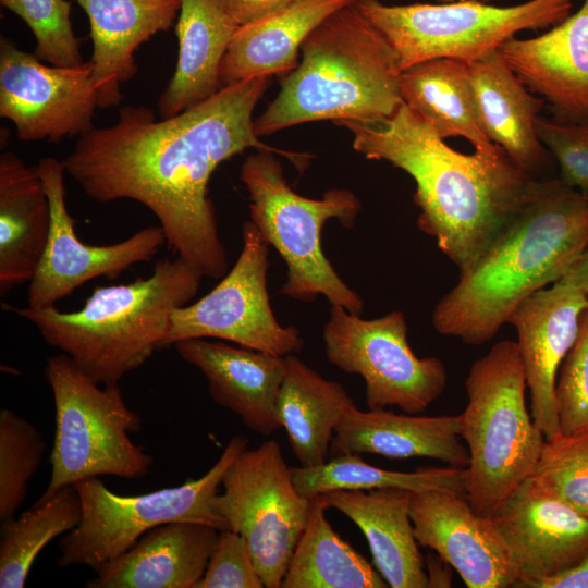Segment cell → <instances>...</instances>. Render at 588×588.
Listing matches in <instances>:
<instances>
[{"instance_id":"13","label":"cell","mask_w":588,"mask_h":588,"mask_svg":"<svg viewBox=\"0 0 588 588\" xmlns=\"http://www.w3.org/2000/svg\"><path fill=\"white\" fill-rule=\"evenodd\" d=\"M242 250L221 281L195 303L173 310L161 348L189 339H219L278 356L297 354L304 340L295 327L281 326L267 290L268 244L249 220Z\"/></svg>"},{"instance_id":"2","label":"cell","mask_w":588,"mask_h":588,"mask_svg":"<svg viewBox=\"0 0 588 588\" xmlns=\"http://www.w3.org/2000/svg\"><path fill=\"white\" fill-rule=\"evenodd\" d=\"M353 148L388 161L415 182L417 226L464 271L471 267L532 195L539 180L519 169L498 146L462 154L402 102L377 121L343 120Z\"/></svg>"},{"instance_id":"18","label":"cell","mask_w":588,"mask_h":588,"mask_svg":"<svg viewBox=\"0 0 588 588\" xmlns=\"http://www.w3.org/2000/svg\"><path fill=\"white\" fill-rule=\"evenodd\" d=\"M587 306V295L558 281L524 299L507 321L517 333L516 343L530 391V414L546 440L560 434L556 378L576 341Z\"/></svg>"},{"instance_id":"34","label":"cell","mask_w":588,"mask_h":588,"mask_svg":"<svg viewBox=\"0 0 588 588\" xmlns=\"http://www.w3.org/2000/svg\"><path fill=\"white\" fill-rule=\"evenodd\" d=\"M46 450L39 430L9 408L0 411V522L15 517L26 499L27 483Z\"/></svg>"},{"instance_id":"39","label":"cell","mask_w":588,"mask_h":588,"mask_svg":"<svg viewBox=\"0 0 588 588\" xmlns=\"http://www.w3.org/2000/svg\"><path fill=\"white\" fill-rule=\"evenodd\" d=\"M248 543L231 529L219 531L207 568L195 588H264Z\"/></svg>"},{"instance_id":"35","label":"cell","mask_w":588,"mask_h":588,"mask_svg":"<svg viewBox=\"0 0 588 588\" xmlns=\"http://www.w3.org/2000/svg\"><path fill=\"white\" fill-rule=\"evenodd\" d=\"M1 7L17 15L36 39L35 56L56 66H74L84 61L81 38L71 22L68 0H0Z\"/></svg>"},{"instance_id":"11","label":"cell","mask_w":588,"mask_h":588,"mask_svg":"<svg viewBox=\"0 0 588 588\" xmlns=\"http://www.w3.org/2000/svg\"><path fill=\"white\" fill-rule=\"evenodd\" d=\"M407 332L400 310L363 319L331 305L322 334L326 357L342 371L364 379L369 409L397 406L405 414H419L445 390V365L434 356L418 357Z\"/></svg>"},{"instance_id":"8","label":"cell","mask_w":588,"mask_h":588,"mask_svg":"<svg viewBox=\"0 0 588 588\" xmlns=\"http://www.w3.org/2000/svg\"><path fill=\"white\" fill-rule=\"evenodd\" d=\"M45 378L54 403V439L49 483L37 501L66 486L98 476L144 478L154 464L130 434L142 417L127 406L119 383L95 382L64 353L49 356Z\"/></svg>"},{"instance_id":"19","label":"cell","mask_w":588,"mask_h":588,"mask_svg":"<svg viewBox=\"0 0 588 588\" xmlns=\"http://www.w3.org/2000/svg\"><path fill=\"white\" fill-rule=\"evenodd\" d=\"M500 52L560 122L588 120V0L546 33L512 38Z\"/></svg>"},{"instance_id":"33","label":"cell","mask_w":588,"mask_h":588,"mask_svg":"<svg viewBox=\"0 0 588 588\" xmlns=\"http://www.w3.org/2000/svg\"><path fill=\"white\" fill-rule=\"evenodd\" d=\"M82 503L74 486L37 501L17 518L1 524L0 587L23 588L40 551L56 537L75 528Z\"/></svg>"},{"instance_id":"5","label":"cell","mask_w":588,"mask_h":588,"mask_svg":"<svg viewBox=\"0 0 588 588\" xmlns=\"http://www.w3.org/2000/svg\"><path fill=\"white\" fill-rule=\"evenodd\" d=\"M203 278L182 258H163L148 278L96 287L75 311L56 306L9 309L95 382L117 384L161 348L173 310L196 296Z\"/></svg>"},{"instance_id":"24","label":"cell","mask_w":588,"mask_h":588,"mask_svg":"<svg viewBox=\"0 0 588 588\" xmlns=\"http://www.w3.org/2000/svg\"><path fill=\"white\" fill-rule=\"evenodd\" d=\"M413 491L401 488L332 490L319 494L364 534L376 569L389 587L426 588L428 576L409 516Z\"/></svg>"},{"instance_id":"17","label":"cell","mask_w":588,"mask_h":588,"mask_svg":"<svg viewBox=\"0 0 588 588\" xmlns=\"http://www.w3.org/2000/svg\"><path fill=\"white\" fill-rule=\"evenodd\" d=\"M409 516L419 546L437 552L468 588L515 587L518 576L492 517L474 511L466 497L414 492Z\"/></svg>"},{"instance_id":"23","label":"cell","mask_w":588,"mask_h":588,"mask_svg":"<svg viewBox=\"0 0 588 588\" xmlns=\"http://www.w3.org/2000/svg\"><path fill=\"white\" fill-rule=\"evenodd\" d=\"M460 439L458 415H402L385 408L362 411L354 405L335 429L330 455L430 457L449 466L467 468L469 453Z\"/></svg>"},{"instance_id":"30","label":"cell","mask_w":588,"mask_h":588,"mask_svg":"<svg viewBox=\"0 0 588 588\" xmlns=\"http://www.w3.org/2000/svg\"><path fill=\"white\" fill-rule=\"evenodd\" d=\"M400 91L403 102L441 138L464 137L482 152L498 148L481 128L469 63L437 58L414 64L402 71Z\"/></svg>"},{"instance_id":"25","label":"cell","mask_w":588,"mask_h":588,"mask_svg":"<svg viewBox=\"0 0 588 588\" xmlns=\"http://www.w3.org/2000/svg\"><path fill=\"white\" fill-rule=\"evenodd\" d=\"M481 128L523 171L534 176L546 161V147L537 134L544 100L513 72L500 50L469 63Z\"/></svg>"},{"instance_id":"3","label":"cell","mask_w":588,"mask_h":588,"mask_svg":"<svg viewBox=\"0 0 588 588\" xmlns=\"http://www.w3.org/2000/svg\"><path fill=\"white\" fill-rule=\"evenodd\" d=\"M588 245V194L561 179L532 195L436 305L437 332L469 345L491 341L514 309L562 279Z\"/></svg>"},{"instance_id":"22","label":"cell","mask_w":588,"mask_h":588,"mask_svg":"<svg viewBox=\"0 0 588 588\" xmlns=\"http://www.w3.org/2000/svg\"><path fill=\"white\" fill-rule=\"evenodd\" d=\"M182 0H76L88 16L93 77L101 109L122 100L121 84L137 73L135 51L179 16Z\"/></svg>"},{"instance_id":"38","label":"cell","mask_w":588,"mask_h":588,"mask_svg":"<svg viewBox=\"0 0 588 588\" xmlns=\"http://www.w3.org/2000/svg\"><path fill=\"white\" fill-rule=\"evenodd\" d=\"M537 134L561 169L562 181L588 194V120L560 122L539 117Z\"/></svg>"},{"instance_id":"44","label":"cell","mask_w":588,"mask_h":588,"mask_svg":"<svg viewBox=\"0 0 588 588\" xmlns=\"http://www.w3.org/2000/svg\"><path fill=\"white\" fill-rule=\"evenodd\" d=\"M438 2H453V1H458V0H437ZM479 1H485V2H488L490 0H479Z\"/></svg>"},{"instance_id":"26","label":"cell","mask_w":588,"mask_h":588,"mask_svg":"<svg viewBox=\"0 0 588 588\" xmlns=\"http://www.w3.org/2000/svg\"><path fill=\"white\" fill-rule=\"evenodd\" d=\"M51 209L37 167L0 156V296L30 282L44 255Z\"/></svg>"},{"instance_id":"12","label":"cell","mask_w":588,"mask_h":588,"mask_svg":"<svg viewBox=\"0 0 588 588\" xmlns=\"http://www.w3.org/2000/svg\"><path fill=\"white\" fill-rule=\"evenodd\" d=\"M215 505L244 537L267 588H281L305 529L310 499L297 490L280 444L269 439L243 451L226 470Z\"/></svg>"},{"instance_id":"27","label":"cell","mask_w":588,"mask_h":588,"mask_svg":"<svg viewBox=\"0 0 588 588\" xmlns=\"http://www.w3.org/2000/svg\"><path fill=\"white\" fill-rule=\"evenodd\" d=\"M240 26L213 0H182L176 22L175 71L158 100L161 118H170L215 96L220 70Z\"/></svg>"},{"instance_id":"32","label":"cell","mask_w":588,"mask_h":588,"mask_svg":"<svg viewBox=\"0 0 588 588\" xmlns=\"http://www.w3.org/2000/svg\"><path fill=\"white\" fill-rule=\"evenodd\" d=\"M299 493L314 498L332 490L401 488L413 492L445 490L466 497V468L419 467L414 471L388 470L372 466L360 455H339L314 467H291Z\"/></svg>"},{"instance_id":"41","label":"cell","mask_w":588,"mask_h":588,"mask_svg":"<svg viewBox=\"0 0 588 588\" xmlns=\"http://www.w3.org/2000/svg\"><path fill=\"white\" fill-rule=\"evenodd\" d=\"M536 588H588V558L575 567L540 581Z\"/></svg>"},{"instance_id":"40","label":"cell","mask_w":588,"mask_h":588,"mask_svg":"<svg viewBox=\"0 0 588 588\" xmlns=\"http://www.w3.org/2000/svg\"><path fill=\"white\" fill-rule=\"evenodd\" d=\"M238 26L248 25L281 11L295 0H213Z\"/></svg>"},{"instance_id":"4","label":"cell","mask_w":588,"mask_h":588,"mask_svg":"<svg viewBox=\"0 0 588 588\" xmlns=\"http://www.w3.org/2000/svg\"><path fill=\"white\" fill-rule=\"evenodd\" d=\"M357 3L333 12L307 36L301 63L254 120L258 137L313 121H377L403 102L397 54Z\"/></svg>"},{"instance_id":"15","label":"cell","mask_w":588,"mask_h":588,"mask_svg":"<svg viewBox=\"0 0 588 588\" xmlns=\"http://www.w3.org/2000/svg\"><path fill=\"white\" fill-rule=\"evenodd\" d=\"M36 167L49 199L51 225L44 255L28 285V307H52L96 278L117 279L132 266L150 261L166 243L163 230L156 225L110 245L86 244L78 238L75 220L66 206L62 161L45 157Z\"/></svg>"},{"instance_id":"28","label":"cell","mask_w":588,"mask_h":588,"mask_svg":"<svg viewBox=\"0 0 588 588\" xmlns=\"http://www.w3.org/2000/svg\"><path fill=\"white\" fill-rule=\"evenodd\" d=\"M358 1L295 0L277 13L240 26L221 64V86L294 70L307 36L333 12Z\"/></svg>"},{"instance_id":"29","label":"cell","mask_w":588,"mask_h":588,"mask_svg":"<svg viewBox=\"0 0 588 588\" xmlns=\"http://www.w3.org/2000/svg\"><path fill=\"white\" fill-rule=\"evenodd\" d=\"M285 358L277 399L279 419L301 466H319L329 460L344 414L356 404L341 383L323 378L296 354Z\"/></svg>"},{"instance_id":"14","label":"cell","mask_w":588,"mask_h":588,"mask_svg":"<svg viewBox=\"0 0 588 588\" xmlns=\"http://www.w3.org/2000/svg\"><path fill=\"white\" fill-rule=\"evenodd\" d=\"M99 107L90 61L74 66L44 64L35 53L0 39V117L25 142L60 140L94 128Z\"/></svg>"},{"instance_id":"42","label":"cell","mask_w":588,"mask_h":588,"mask_svg":"<svg viewBox=\"0 0 588 588\" xmlns=\"http://www.w3.org/2000/svg\"><path fill=\"white\" fill-rule=\"evenodd\" d=\"M560 282L572 285L588 296V245Z\"/></svg>"},{"instance_id":"43","label":"cell","mask_w":588,"mask_h":588,"mask_svg":"<svg viewBox=\"0 0 588 588\" xmlns=\"http://www.w3.org/2000/svg\"><path fill=\"white\" fill-rule=\"evenodd\" d=\"M444 560L439 556H429L427 565L428 587H450L451 576L443 566Z\"/></svg>"},{"instance_id":"31","label":"cell","mask_w":588,"mask_h":588,"mask_svg":"<svg viewBox=\"0 0 588 588\" xmlns=\"http://www.w3.org/2000/svg\"><path fill=\"white\" fill-rule=\"evenodd\" d=\"M320 495L310 498L305 529L281 588H387L380 573L344 541L326 517Z\"/></svg>"},{"instance_id":"16","label":"cell","mask_w":588,"mask_h":588,"mask_svg":"<svg viewBox=\"0 0 588 588\" xmlns=\"http://www.w3.org/2000/svg\"><path fill=\"white\" fill-rule=\"evenodd\" d=\"M516 569L515 587L536 588L588 558V517L527 478L492 516Z\"/></svg>"},{"instance_id":"21","label":"cell","mask_w":588,"mask_h":588,"mask_svg":"<svg viewBox=\"0 0 588 588\" xmlns=\"http://www.w3.org/2000/svg\"><path fill=\"white\" fill-rule=\"evenodd\" d=\"M219 531L189 522L155 527L96 569L86 587L195 588L205 574Z\"/></svg>"},{"instance_id":"20","label":"cell","mask_w":588,"mask_h":588,"mask_svg":"<svg viewBox=\"0 0 588 588\" xmlns=\"http://www.w3.org/2000/svg\"><path fill=\"white\" fill-rule=\"evenodd\" d=\"M173 346L204 375L213 402L237 415L248 429L269 437L282 428L277 399L286 371L285 356L206 339Z\"/></svg>"},{"instance_id":"7","label":"cell","mask_w":588,"mask_h":588,"mask_svg":"<svg viewBox=\"0 0 588 588\" xmlns=\"http://www.w3.org/2000/svg\"><path fill=\"white\" fill-rule=\"evenodd\" d=\"M249 196L250 221L286 265L280 293L311 303L323 295L331 305L360 315L364 302L338 274L321 246V231L330 219L353 228L362 209L356 195L345 188L327 191L321 199L295 193L287 184L274 152L257 150L241 167Z\"/></svg>"},{"instance_id":"37","label":"cell","mask_w":588,"mask_h":588,"mask_svg":"<svg viewBox=\"0 0 588 588\" xmlns=\"http://www.w3.org/2000/svg\"><path fill=\"white\" fill-rule=\"evenodd\" d=\"M555 405L560 434L588 431V306L581 314L576 341L559 369Z\"/></svg>"},{"instance_id":"10","label":"cell","mask_w":588,"mask_h":588,"mask_svg":"<svg viewBox=\"0 0 588 588\" xmlns=\"http://www.w3.org/2000/svg\"><path fill=\"white\" fill-rule=\"evenodd\" d=\"M576 0H529L497 7L479 0L385 5L359 0L360 12L383 34L401 70L437 58L471 63L497 51L526 29L552 27Z\"/></svg>"},{"instance_id":"1","label":"cell","mask_w":588,"mask_h":588,"mask_svg":"<svg viewBox=\"0 0 588 588\" xmlns=\"http://www.w3.org/2000/svg\"><path fill=\"white\" fill-rule=\"evenodd\" d=\"M271 76L222 87L208 100L157 120L151 109L125 106L118 121L82 135L62 161L65 173L93 200H135L158 219L170 250L204 278L228 272L208 183L217 167L246 149L286 157L304 170L309 155L262 143L253 113Z\"/></svg>"},{"instance_id":"6","label":"cell","mask_w":588,"mask_h":588,"mask_svg":"<svg viewBox=\"0 0 588 588\" xmlns=\"http://www.w3.org/2000/svg\"><path fill=\"white\" fill-rule=\"evenodd\" d=\"M465 389L458 418L469 453L466 498L475 512L492 517L532 475L546 442L526 405L516 341H500L474 362Z\"/></svg>"},{"instance_id":"9","label":"cell","mask_w":588,"mask_h":588,"mask_svg":"<svg viewBox=\"0 0 588 588\" xmlns=\"http://www.w3.org/2000/svg\"><path fill=\"white\" fill-rule=\"evenodd\" d=\"M247 445L246 437L235 434L205 475L146 494H117L98 477L74 483L82 503V519L61 538L58 565H84L95 572L130 549L148 530L173 522L229 529L215 499L226 470Z\"/></svg>"},{"instance_id":"36","label":"cell","mask_w":588,"mask_h":588,"mask_svg":"<svg viewBox=\"0 0 588 588\" xmlns=\"http://www.w3.org/2000/svg\"><path fill=\"white\" fill-rule=\"evenodd\" d=\"M531 476L588 517V431L546 440Z\"/></svg>"}]
</instances>
